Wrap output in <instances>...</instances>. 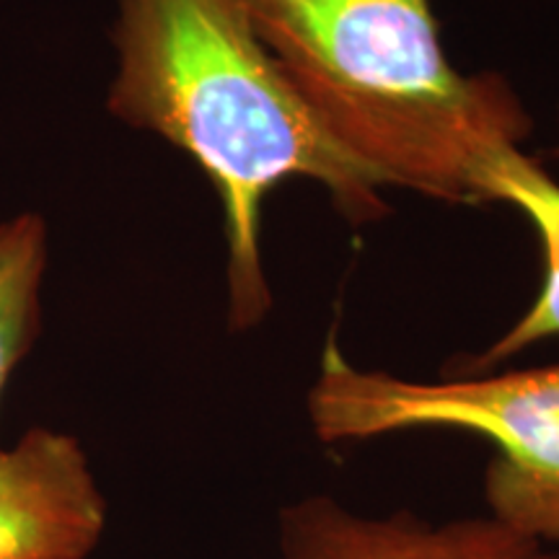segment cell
Instances as JSON below:
<instances>
[{
	"mask_svg": "<svg viewBox=\"0 0 559 559\" xmlns=\"http://www.w3.org/2000/svg\"><path fill=\"white\" fill-rule=\"evenodd\" d=\"M107 107L198 160L226 218L228 324L272 309L262 205L283 181H319L349 223L389 213L381 181L319 128L251 24L243 0H117Z\"/></svg>",
	"mask_w": 559,
	"mask_h": 559,
	"instance_id": "1",
	"label": "cell"
},
{
	"mask_svg": "<svg viewBox=\"0 0 559 559\" xmlns=\"http://www.w3.org/2000/svg\"><path fill=\"white\" fill-rule=\"evenodd\" d=\"M319 128L381 187L492 202L495 169L531 135L498 73L464 75L430 0H243Z\"/></svg>",
	"mask_w": 559,
	"mask_h": 559,
	"instance_id": "2",
	"label": "cell"
},
{
	"mask_svg": "<svg viewBox=\"0 0 559 559\" xmlns=\"http://www.w3.org/2000/svg\"><path fill=\"white\" fill-rule=\"evenodd\" d=\"M321 443L449 428L495 445L481 492L487 515L559 549V362L485 370L445 381H409L355 368L330 342L309 391Z\"/></svg>",
	"mask_w": 559,
	"mask_h": 559,
	"instance_id": "3",
	"label": "cell"
},
{
	"mask_svg": "<svg viewBox=\"0 0 559 559\" xmlns=\"http://www.w3.org/2000/svg\"><path fill=\"white\" fill-rule=\"evenodd\" d=\"M283 559H559L492 515L432 523L412 510L366 515L332 495H306L277 515Z\"/></svg>",
	"mask_w": 559,
	"mask_h": 559,
	"instance_id": "4",
	"label": "cell"
},
{
	"mask_svg": "<svg viewBox=\"0 0 559 559\" xmlns=\"http://www.w3.org/2000/svg\"><path fill=\"white\" fill-rule=\"evenodd\" d=\"M107 498L73 436L34 428L0 449V559H88Z\"/></svg>",
	"mask_w": 559,
	"mask_h": 559,
	"instance_id": "5",
	"label": "cell"
},
{
	"mask_svg": "<svg viewBox=\"0 0 559 559\" xmlns=\"http://www.w3.org/2000/svg\"><path fill=\"white\" fill-rule=\"evenodd\" d=\"M492 202L519 207L536 228L544 251V280L531 309L487 353L474 358L464 373L495 370L523 349L559 337V185L534 158L515 148L495 169Z\"/></svg>",
	"mask_w": 559,
	"mask_h": 559,
	"instance_id": "6",
	"label": "cell"
},
{
	"mask_svg": "<svg viewBox=\"0 0 559 559\" xmlns=\"http://www.w3.org/2000/svg\"><path fill=\"white\" fill-rule=\"evenodd\" d=\"M45 260V221L19 215L0 226V400L11 373L37 340Z\"/></svg>",
	"mask_w": 559,
	"mask_h": 559,
	"instance_id": "7",
	"label": "cell"
}]
</instances>
